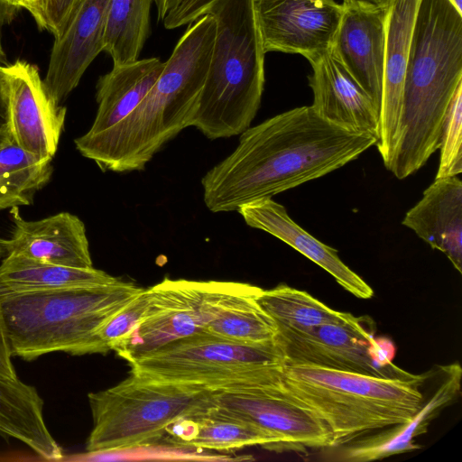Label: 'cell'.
<instances>
[{
	"label": "cell",
	"instance_id": "1",
	"mask_svg": "<svg viewBox=\"0 0 462 462\" xmlns=\"http://www.w3.org/2000/svg\"><path fill=\"white\" fill-rule=\"evenodd\" d=\"M377 141L328 122L310 106L282 112L244 131L234 152L204 175V203L231 212L273 198L338 170Z\"/></svg>",
	"mask_w": 462,
	"mask_h": 462
},
{
	"label": "cell",
	"instance_id": "2",
	"mask_svg": "<svg viewBox=\"0 0 462 462\" xmlns=\"http://www.w3.org/2000/svg\"><path fill=\"white\" fill-rule=\"evenodd\" d=\"M215 36L216 21L210 14L189 23L138 106L113 127L75 139L80 154L103 171L143 170L167 142L190 126Z\"/></svg>",
	"mask_w": 462,
	"mask_h": 462
},
{
	"label": "cell",
	"instance_id": "3",
	"mask_svg": "<svg viewBox=\"0 0 462 462\" xmlns=\"http://www.w3.org/2000/svg\"><path fill=\"white\" fill-rule=\"evenodd\" d=\"M462 84V14L449 0H420L407 60L400 139L388 171L402 180L439 149L451 99Z\"/></svg>",
	"mask_w": 462,
	"mask_h": 462
},
{
	"label": "cell",
	"instance_id": "4",
	"mask_svg": "<svg viewBox=\"0 0 462 462\" xmlns=\"http://www.w3.org/2000/svg\"><path fill=\"white\" fill-rule=\"evenodd\" d=\"M143 290L118 279L103 286L0 294L12 356L31 362L56 352L107 353L99 328Z\"/></svg>",
	"mask_w": 462,
	"mask_h": 462
},
{
	"label": "cell",
	"instance_id": "5",
	"mask_svg": "<svg viewBox=\"0 0 462 462\" xmlns=\"http://www.w3.org/2000/svg\"><path fill=\"white\" fill-rule=\"evenodd\" d=\"M206 13L216 21V36L190 126L215 140L251 126L264 88L265 53L254 0H216Z\"/></svg>",
	"mask_w": 462,
	"mask_h": 462
},
{
	"label": "cell",
	"instance_id": "6",
	"mask_svg": "<svg viewBox=\"0 0 462 462\" xmlns=\"http://www.w3.org/2000/svg\"><path fill=\"white\" fill-rule=\"evenodd\" d=\"M426 378H384L284 364L282 387L321 418L337 448L408 422L424 403L420 387Z\"/></svg>",
	"mask_w": 462,
	"mask_h": 462
},
{
	"label": "cell",
	"instance_id": "7",
	"mask_svg": "<svg viewBox=\"0 0 462 462\" xmlns=\"http://www.w3.org/2000/svg\"><path fill=\"white\" fill-rule=\"evenodd\" d=\"M214 393L130 374L113 387L88 393L93 427L86 450L117 451L157 443L175 421L207 413Z\"/></svg>",
	"mask_w": 462,
	"mask_h": 462
},
{
	"label": "cell",
	"instance_id": "8",
	"mask_svg": "<svg viewBox=\"0 0 462 462\" xmlns=\"http://www.w3.org/2000/svg\"><path fill=\"white\" fill-rule=\"evenodd\" d=\"M284 363L276 340L243 343L203 331L172 341L128 364L130 374L142 378L222 392L279 384Z\"/></svg>",
	"mask_w": 462,
	"mask_h": 462
},
{
	"label": "cell",
	"instance_id": "9",
	"mask_svg": "<svg viewBox=\"0 0 462 462\" xmlns=\"http://www.w3.org/2000/svg\"><path fill=\"white\" fill-rule=\"evenodd\" d=\"M287 365H308L384 378L414 379L393 363L396 347L375 337L367 316L351 313L337 321L306 329H278L275 338Z\"/></svg>",
	"mask_w": 462,
	"mask_h": 462
},
{
	"label": "cell",
	"instance_id": "10",
	"mask_svg": "<svg viewBox=\"0 0 462 462\" xmlns=\"http://www.w3.org/2000/svg\"><path fill=\"white\" fill-rule=\"evenodd\" d=\"M210 281L165 278L147 289V309L132 332L113 349L130 363L172 341L203 332L208 321Z\"/></svg>",
	"mask_w": 462,
	"mask_h": 462
},
{
	"label": "cell",
	"instance_id": "11",
	"mask_svg": "<svg viewBox=\"0 0 462 462\" xmlns=\"http://www.w3.org/2000/svg\"><path fill=\"white\" fill-rule=\"evenodd\" d=\"M213 411L251 422L276 436L282 450L333 447L328 426L311 409L276 385L244 391H215Z\"/></svg>",
	"mask_w": 462,
	"mask_h": 462
},
{
	"label": "cell",
	"instance_id": "12",
	"mask_svg": "<svg viewBox=\"0 0 462 462\" xmlns=\"http://www.w3.org/2000/svg\"><path fill=\"white\" fill-rule=\"evenodd\" d=\"M264 53H298L309 61L333 46L343 15L335 0H254Z\"/></svg>",
	"mask_w": 462,
	"mask_h": 462
},
{
	"label": "cell",
	"instance_id": "13",
	"mask_svg": "<svg viewBox=\"0 0 462 462\" xmlns=\"http://www.w3.org/2000/svg\"><path fill=\"white\" fill-rule=\"evenodd\" d=\"M4 75L8 126L13 141L40 157H53L67 108L48 93L36 65L23 60L0 65Z\"/></svg>",
	"mask_w": 462,
	"mask_h": 462
},
{
	"label": "cell",
	"instance_id": "14",
	"mask_svg": "<svg viewBox=\"0 0 462 462\" xmlns=\"http://www.w3.org/2000/svg\"><path fill=\"white\" fill-rule=\"evenodd\" d=\"M420 1L389 0L385 9L384 68L376 145L387 170L401 134L403 83Z\"/></svg>",
	"mask_w": 462,
	"mask_h": 462
},
{
	"label": "cell",
	"instance_id": "15",
	"mask_svg": "<svg viewBox=\"0 0 462 462\" xmlns=\"http://www.w3.org/2000/svg\"><path fill=\"white\" fill-rule=\"evenodd\" d=\"M109 1L82 0L64 32L54 39L43 83L56 103L60 104L76 88L103 51Z\"/></svg>",
	"mask_w": 462,
	"mask_h": 462
},
{
	"label": "cell",
	"instance_id": "16",
	"mask_svg": "<svg viewBox=\"0 0 462 462\" xmlns=\"http://www.w3.org/2000/svg\"><path fill=\"white\" fill-rule=\"evenodd\" d=\"M332 48L351 76L380 109L384 68L386 7L343 3Z\"/></svg>",
	"mask_w": 462,
	"mask_h": 462
},
{
	"label": "cell",
	"instance_id": "17",
	"mask_svg": "<svg viewBox=\"0 0 462 462\" xmlns=\"http://www.w3.org/2000/svg\"><path fill=\"white\" fill-rule=\"evenodd\" d=\"M313 110L340 127L379 138V111L333 48L310 61Z\"/></svg>",
	"mask_w": 462,
	"mask_h": 462
},
{
	"label": "cell",
	"instance_id": "18",
	"mask_svg": "<svg viewBox=\"0 0 462 462\" xmlns=\"http://www.w3.org/2000/svg\"><path fill=\"white\" fill-rule=\"evenodd\" d=\"M14 231L9 254L75 268H92L86 227L82 220L60 212L40 220H25L18 207L10 208Z\"/></svg>",
	"mask_w": 462,
	"mask_h": 462
},
{
	"label": "cell",
	"instance_id": "19",
	"mask_svg": "<svg viewBox=\"0 0 462 462\" xmlns=\"http://www.w3.org/2000/svg\"><path fill=\"white\" fill-rule=\"evenodd\" d=\"M236 211L247 226L263 230L289 245L327 271L340 286L356 298L368 300L373 297V289L341 261L337 250L304 230L292 220L286 208L272 198L250 201Z\"/></svg>",
	"mask_w": 462,
	"mask_h": 462
},
{
	"label": "cell",
	"instance_id": "20",
	"mask_svg": "<svg viewBox=\"0 0 462 462\" xmlns=\"http://www.w3.org/2000/svg\"><path fill=\"white\" fill-rule=\"evenodd\" d=\"M402 224L462 270V182L457 176L435 178Z\"/></svg>",
	"mask_w": 462,
	"mask_h": 462
},
{
	"label": "cell",
	"instance_id": "21",
	"mask_svg": "<svg viewBox=\"0 0 462 462\" xmlns=\"http://www.w3.org/2000/svg\"><path fill=\"white\" fill-rule=\"evenodd\" d=\"M441 369L444 377L439 388L408 422L383 429L382 432L371 433L337 447L340 450L336 459L367 462L420 448L415 439L427 432L430 421L455 400L460 391V365L455 363Z\"/></svg>",
	"mask_w": 462,
	"mask_h": 462
},
{
	"label": "cell",
	"instance_id": "22",
	"mask_svg": "<svg viewBox=\"0 0 462 462\" xmlns=\"http://www.w3.org/2000/svg\"><path fill=\"white\" fill-rule=\"evenodd\" d=\"M262 290L244 282L211 281L204 331L243 343L275 341L277 327L256 302Z\"/></svg>",
	"mask_w": 462,
	"mask_h": 462
},
{
	"label": "cell",
	"instance_id": "23",
	"mask_svg": "<svg viewBox=\"0 0 462 462\" xmlns=\"http://www.w3.org/2000/svg\"><path fill=\"white\" fill-rule=\"evenodd\" d=\"M43 404L34 386L0 376V435L23 442L44 460L61 461L64 454L47 427Z\"/></svg>",
	"mask_w": 462,
	"mask_h": 462
},
{
	"label": "cell",
	"instance_id": "24",
	"mask_svg": "<svg viewBox=\"0 0 462 462\" xmlns=\"http://www.w3.org/2000/svg\"><path fill=\"white\" fill-rule=\"evenodd\" d=\"M164 67L159 58L138 59L113 69L99 77L96 86L97 110L87 132L106 131L133 111L150 91Z\"/></svg>",
	"mask_w": 462,
	"mask_h": 462
},
{
	"label": "cell",
	"instance_id": "25",
	"mask_svg": "<svg viewBox=\"0 0 462 462\" xmlns=\"http://www.w3.org/2000/svg\"><path fill=\"white\" fill-rule=\"evenodd\" d=\"M166 432L173 438L172 444L199 450L229 451L254 445L282 450L280 439L269 431L211 408L200 416L175 421Z\"/></svg>",
	"mask_w": 462,
	"mask_h": 462
},
{
	"label": "cell",
	"instance_id": "26",
	"mask_svg": "<svg viewBox=\"0 0 462 462\" xmlns=\"http://www.w3.org/2000/svg\"><path fill=\"white\" fill-rule=\"evenodd\" d=\"M117 280L94 267H69L12 254L0 264V294L96 287L111 284Z\"/></svg>",
	"mask_w": 462,
	"mask_h": 462
},
{
	"label": "cell",
	"instance_id": "27",
	"mask_svg": "<svg viewBox=\"0 0 462 462\" xmlns=\"http://www.w3.org/2000/svg\"><path fill=\"white\" fill-rule=\"evenodd\" d=\"M154 0H110L107 9L103 51L113 65L139 59L150 34V13Z\"/></svg>",
	"mask_w": 462,
	"mask_h": 462
},
{
	"label": "cell",
	"instance_id": "28",
	"mask_svg": "<svg viewBox=\"0 0 462 462\" xmlns=\"http://www.w3.org/2000/svg\"><path fill=\"white\" fill-rule=\"evenodd\" d=\"M256 302L277 329H306L340 320L348 313L332 310L308 292L284 284L262 290Z\"/></svg>",
	"mask_w": 462,
	"mask_h": 462
},
{
	"label": "cell",
	"instance_id": "29",
	"mask_svg": "<svg viewBox=\"0 0 462 462\" xmlns=\"http://www.w3.org/2000/svg\"><path fill=\"white\" fill-rule=\"evenodd\" d=\"M52 157H40L17 145L13 139L0 147V165L33 196L51 180Z\"/></svg>",
	"mask_w": 462,
	"mask_h": 462
},
{
	"label": "cell",
	"instance_id": "30",
	"mask_svg": "<svg viewBox=\"0 0 462 462\" xmlns=\"http://www.w3.org/2000/svg\"><path fill=\"white\" fill-rule=\"evenodd\" d=\"M462 84L448 106L440 140L436 178L458 176L462 171Z\"/></svg>",
	"mask_w": 462,
	"mask_h": 462
},
{
	"label": "cell",
	"instance_id": "31",
	"mask_svg": "<svg viewBox=\"0 0 462 462\" xmlns=\"http://www.w3.org/2000/svg\"><path fill=\"white\" fill-rule=\"evenodd\" d=\"M147 306V289H143L99 328L98 337L109 351L132 332L143 318Z\"/></svg>",
	"mask_w": 462,
	"mask_h": 462
},
{
	"label": "cell",
	"instance_id": "32",
	"mask_svg": "<svg viewBox=\"0 0 462 462\" xmlns=\"http://www.w3.org/2000/svg\"><path fill=\"white\" fill-rule=\"evenodd\" d=\"M33 197L5 167L0 165V210L32 205Z\"/></svg>",
	"mask_w": 462,
	"mask_h": 462
},
{
	"label": "cell",
	"instance_id": "33",
	"mask_svg": "<svg viewBox=\"0 0 462 462\" xmlns=\"http://www.w3.org/2000/svg\"><path fill=\"white\" fill-rule=\"evenodd\" d=\"M216 0H182L163 19L166 29H175L191 23L206 14Z\"/></svg>",
	"mask_w": 462,
	"mask_h": 462
},
{
	"label": "cell",
	"instance_id": "34",
	"mask_svg": "<svg viewBox=\"0 0 462 462\" xmlns=\"http://www.w3.org/2000/svg\"><path fill=\"white\" fill-rule=\"evenodd\" d=\"M82 0H51L46 14V31L59 38Z\"/></svg>",
	"mask_w": 462,
	"mask_h": 462
},
{
	"label": "cell",
	"instance_id": "35",
	"mask_svg": "<svg viewBox=\"0 0 462 462\" xmlns=\"http://www.w3.org/2000/svg\"><path fill=\"white\" fill-rule=\"evenodd\" d=\"M12 353L5 330V319L0 300V376L15 379L16 371L12 362Z\"/></svg>",
	"mask_w": 462,
	"mask_h": 462
},
{
	"label": "cell",
	"instance_id": "36",
	"mask_svg": "<svg viewBox=\"0 0 462 462\" xmlns=\"http://www.w3.org/2000/svg\"><path fill=\"white\" fill-rule=\"evenodd\" d=\"M19 8L0 2V63L7 64L6 54L3 46V28L15 16Z\"/></svg>",
	"mask_w": 462,
	"mask_h": 462
},
{
	"label": "cell",
	"instance_id": "37",
	"mask_svg": "<svg viewBox=\"0 0 462 462\" xmlns=\"http://www.w3.org/2000/svg\"><path fill=\"white\" fill-rule=\"evenodd\" d=\"M51 0H27L26 10L41 30H46V14Z\"/></svg>",
	"mask_w": 462,
	"mask_h": 462
},
{
	"label": "cell",
	"instance_id": "38",
	"mask_svg": "<svg viewBox=\"0 0 462 462\" xmlns=\"http://www.w3.org/2000/svg\"><path fill=\"white\" fill-rule=\"evenodd\" d=\"M8 126L6 88L4 75L0 69V130Z\"/></svg>",
	"mask_w": 462,
	"mask_h": 462
},
{
	"label": "cell",
	"instance_id": "39",
	"mask_svg": "<svg viewBox=\"0 0 462 462\" xmlns=\"http://www.w3.org/2000/svg\"><path fill=\"white\" fill-rule=\"evenodd\" d=\"M182 0H154L157 9V17L162 22L165 16L175 8Z\"/></svg>",
	"mask_w": 462,
	"mask_h": 462
},
{
	"label": "cell",
	"instance_id": "40",
	"mask_svg": "<svg viewBox=\"0 0 462 462\" xmlns=\"http://www.w3.org/2000/svg\"><path fill=\"white\" fill-rule=\"evenodd\" d=\"M357 2L375 6L386 7L389 0H344L343 3Z\"/></svg>",
	"mask_w": 462,
	"mask_h": 462
},
{
	"label": "cell",
	"instance_id": "41",
	"mask_svg": "<svg viewBox=\"0 0 462 462\" xmlns=\"http://www.w3.org/2000/svg\"><path fill=\"white\" fill-rule=\"evenodd\" d=\"M12 139V134L9 126H6L0 130V147L5 144Z\"/></svg>",
	"mask_w": 462,
	"mask_h": 462
},
{
	"label": "cell",
	"instance_id": "42",
	"mask_svg": "<svg viewBox=\"0 0 462 462\" xmlns=\"http://www.w3.org/2000/svg\"><path fill=\"white\" fill-rule=\"evenodd\" d=\"M9 254L8 239L0 237V261Z\"/></svg>",
	"mask_w": 462,
	"mask_h": 462
},
{
	"label": "cell",
	"instance_id": "43",
	"mask_svg": "<svg viewBox=\"0 0 462 462\" xmlns=\"http://www.w3.org/2000/svg\"><path fill=\"white\" fill-rule=\"evenodd\" d=\"M5 4L17 7V8H27V0H0Z\"/></svg>",
	"mask_w": 462,
	"mask_h": 462
},
{
	"label": "cell",
	"instance_id": "44",
	"mask_svg": "<svg viewBox=\"0 0 462 462\" xmlns=\"http://www.w3.org/2000/svg\"><path fill=\"white\" fill-rule=\"evenodd\" d=\"M457 10L462 14V0H449Z\"/></svg>",
	"mask_w": 462,
	"mask_h": 462
}]
</instances>
